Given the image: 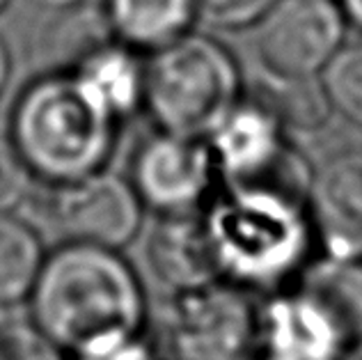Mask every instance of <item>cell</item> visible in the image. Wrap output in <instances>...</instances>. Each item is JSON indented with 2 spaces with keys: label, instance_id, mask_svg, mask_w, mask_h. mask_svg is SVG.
<instances>
[{
  "label": "cell",
  "instance_id": "6da1fadb",
  "mask_svg": "<svg viewBox=\"0 0 362 360\" xmlns=\"http://www.w3.org/2000/svg\"><path fill=\"white\" fill-rule=\"evenodd\" d=\"M221 278L257 296L289 289L319 255L305 195L275 184H221L202 209Z\"/></svg>",
  "mask_w": 362,
  "mask_h": 360
},
{
  "label": "cell",
  "instance_id": "7a4b0ae2",
  "mask_svg": "<svg viewBox=\"0 0 362 360\" xmlns=\"http://www.w3.org/2000/svg\"><path fill=\"white\" fill-rule=\"evenodd\" d=\"M28 315L64 354L136 335L149 326V301L122 250L60 243L46 252Z\"/></svg>",
  "mask_w": 362,
  "mask_h": 360
},
{
  "label": "cell",
  "instance_id": "3957f363",
  "mask_svg": "<svg viewBox=\"0 0 362 360\" xmlns=\"http://www.w3.org/2000/svg\"><path fill=\"white\" fill-rule=\"evenodd\" d=\"M119 127L69 71H44L18 92L7 136L37 184H60L108 168Z\"/></svg>",
  "mask_w": 362,
  "mask_h": 360
},
{
  "label": "cell",
  "instance_id": "277c9868",
  "mask_svg": "<svg viewBox=\"0 0 362 360\" xmlns=\"http://www.w3.org/2000/svg\"><path fill=\"white\" fill-rule=\"evenodd\" d=\"M245 90L236 55L216 37L190 30L147 55L142 110L158 131L209 140Z\"/></svg>",
  "mask_w": 362,
  "mask_h": 360
},
{
  "label": "cell",
  "instance_id": "5b68a950",
  "mask_svg": "<svg viewBox=\"0 0 362 360\" xmlns=\"http://www.w3.org/2000/svg\"><path fill=\"white\" fill-rule=\"evenodd\" d=\"M262 296L227 280L173 294L149 315L163 360H255Z\"/></svg>",
  "mask_w": 362,
  "mask_h": 360
},
{
  "label": "cell",
  "instance_id": "8992f818",
  "mask_svg": "<svg viewBox=\"0 0 362 360\" xmlns=\"http://www.w3.org/2000/svg\"><path fill=\"white\" fill-rule=\"evenodd\" d=\"M25 207L37 214L42 230L60 243L124 250L145 223V207L129 177L108 168L71 182L42 184V191H33Z\"/></svg>",
  "mask_w": 362,
  "mask_h": 360
},
{
  "label": "cell",
  "instance_id": "52a82bcc",
  "mask_svg": "<svg viewBox=\"0 0 362 360\" xmlns=\"http://www.w3.org/2000/svg\"><path fill=\"white\" fill-rule=\"evenodd\" d=\"M339 0H278L255 23V55L271 79H319L346 42Z\"/></svg>",
  "mask_w": 362,
  "mask_h": 360
},
{
  "label": "cell",
  "instance_id": "ba28073f",
  "mask_svg": "<svg viewBox=\"0 0 362 360\" xmlns=\"http://www.w3.org/2000/svg\"><path fill=\"white\" fill-rule=\"evenodd\" d=\"M129 182L154 216L202 211L223 184L209 140L158 129L133 149Z\"/></svg>",
  "mask_w": 362,
  "mask_h": 360
},
{
  "label": "cell",
  "instance_id": "9c48e42d",
  "mask_svg": "<svg viewBox=\"0 0 362 360\" xmlns=\"http://www.w3.org/2000/svg\"><path fill=\"white\" fill-rule=\"evenodd\" d=\"M209 145L223 184H275L308 197L312 168L273 112L247 94Z\"/></svg>",
  "mask_w": 362,
  "mask_h": 360
},
{
  "label": "cell",
  "instance_id": "30bf717a",
  "mask_svg": "<svg viewBox=\"0 0 362 360\" xmlns=\"http://www.w3.org/2000/svg\"><path fill=\"white\" fill-rule=\"evenodd\" d=\"M305 202L319 252L362 260V151H339L312 168Z\"/></svg>",
  "mask_w": 362,
  "mask_h": 360
},
{
  "label": "cell",
  "instance_id": "8fae6325",
  "mask_svg": "<svg viewBox=\"0 0 362 360\" xmlns=\"http://www.w3.org/2000/svg\"><path fill=\"white\" fill-rule=\"evenodd\" d=\"M346 349L335 321L298 287L262 296L259 360H344Z\"/></svg>",
  "mask_w": 362,
  "mask_h": 360
},
{
  "label": "cell",
  "instance_id": "7c38bea8",
  "mask_svg": "<svg viewBox=\"0 0 362 360\" xmlns=\"http://www.w3.org/2000/svg\"><path fill=\"white\" fill-rule=\"evenodd\" d=\"M142 257L168 296L223 280L202 211L154 216Z\"/></svg>",
  "mask_w": 362,
  "mask_h": 360
},
{
  "label": "cell",
  "instance_id": "4fadbf2b",
  "mask_svg": "<svg viewBox=\"0 0 362 360\" xmlns=\"http://www.w3.org/2000/svg\"><path fill=\"white\" fill-rule=\"evenodd\" d=\"M145 64L147 55L112 37L85 55L69 74L110 117L124 124L145 103Z\"/></svg>",
  "mask_w": 362,
  "mask_h": 360
},
{
  "label": "cell",
  "instance_id": "5bb4252c",
  "mask_svg": "<svg viewBox=\"0 0 362 360\" xmlns=\"http://www.w3.org/2000/svg\"><path fill=\"white\" fill-rule=\"evenodd\" d=\"M101 12L112 37L142 55L177 42L199 21L195 0H103Z\"/></svg>",
  "mask_w": 362,
  "mask_h": 360
},
{
  "label": "cell",
  "instance_id": "9a60e30c",
  "mask_svg": "<svg viewBox=\"0 0 362 360\" xmlns=\"http://www.w3.org/2000/svg\"><path fill=\"white\" fill-rule=\"evenodd\" d=\"M293 287L326 310L349 344L362 339V260H341L319 252Z\"/></svg>",
  "mask_w": 362,
  "mask_h": 360
},
{
  "label": "cell",
  "instance_id": "2e32d148",
  "mask_svg": "<svg viewBox=\"0 0 362 360\" xmlns=\"http://www.w3.org/2000/svg\"><path fill=\"white\" fill-rule=\"evenodd\" d=\"M245 94L269 108L291 136L319 134L335 115L321 79H271L259 76L247 85Z\"/></svg>",
  "mask_w": 362,
  "mask_h": 360
},
{
  "label": "cell",
  "instance_id": "e0dca14e",
  "mask_svg": "<svg viewBox=\"0 0 362 360\" xmlns=\"http://www.w3.org/2000/svg\"><path fill=\"white\" fill-rule=\"evenodd\" d=\"M44 260L37 227L14 214H0V310L28 303Z\"/></svg>",
  "mask_w": 362,
  "mask_h": 360
},
{
  "label": "cell",
  "instance_id": "ac0fdd59",
  "mask_svg": "<svg viewBox=\"0 0 362 360\" xmlns=\"http://www.w3.org/2000/svg\"><path fill=\"white\" fill-rule=\"evenodd\" d=\"M64 14L66 16L58 23V30H53L51 42L46 46V53L53 62L49 71H69L97 46L112 40L103 12H92L81 5L66 9Z\"/></svg>",
  "mask_w": 362,
  "mask_h": 360
},
{
  "label": "cell",
  "instance_id": "d6986e66",
  "mask_svg": "<svg viewBox=\"0 0 362 360\" xmlns=\"http://www.w3.org/2000/svg\"><path fill=\"white\" fill-rule=\"evenodd\" d=\"M319 79L332 112L362 129V40L344 42Z\"/></svg>",
  "mask_w": 362,
  "mask_h": 360
},
{
  "label": "cell",
  "instance_id": "ffe728a7",
  "mask_svg": "<svg viewBox=\"0 0 362 360\" xmlns=\"http://www.w3.org/2000/svg\"><path fill=\"white\" fill-rule=\"evenodd\" d=\"M66 354L33 321V317L0 319V360H64Z\"/></svg>",
  "mask_w": 362,
  "mask_h": 360
},
{
  "label": "cell",
  "instance_id": "44dd1931",
  "mask_svg": "<svg viewBox=\"0 0 362 360\" xmlns=\"http://www.w3.org/2000/svg\"><path fill=\"white\" fill-rule=\"evenodd\" d=\"M35 177L9 136H0V214L23 209L35 191Z\"/></svg>",
  "mask_w": 362,
  "mask_h": 360
},
{
  "label": "cell",
  "instance_id": "7402d4cb",
  "mask_svg": "<svg viewBox=\"0 0 362 360\" xmlns=\"http://www.w3.org/2000/svg\"><path fill=\"white\" fill-rule=\"evenodd\" d=\"M278 0H195L197 18L218 30H247Z\"/></svg>",
  "mask_w": 362,
  "mask_h": 360
},
{
  "label": "cell",
  "instance_id": "603a6c76",
  "mask_svg": "<svg viewBox=\"0 0 362 360\" xmlns=\"http://www.w3.org/2000/svg\"><path fill=\"white\" fill-rule=\"evenodd\" d=\"M64 360H163L151 339L149 330L136 335L110 337L103 342L76 349L66 354Z\"/></svg>",
  "mask_w": 362,
  "mask_h": 360
},
{
  "label": "cell",
  "instance_id": "cb8c5ba5",
  "mask_svg": "<svg viewBox=\"0 0 362 360\" xmlns=\"http://www.w3.org/2000/svg\"><path fill=\"white\" fill-rule=\"evenodd\" d=\"M9 76H12V58H9V49L5 40L0 37V97H3V92L7 90Z\"/></svg>",
  "mask_w": 362,
  "mask_h": 360
},
{
  "label": "cell",
  "instance_id": "d4e9b609",
  "mask_svg": "<svg viewBox=\"0 0 362 360\" xmlns=\"http://www.w3.org/2000/svg\"><path fill=\"white\" fill-rule=\"evenodd\" d=\"M28 3L40 9H49V12H66V9L81 7L85 0H28Z\"/></svg>",
  "mask_w": 362,
  "mask_h": 360
},
{
  "label": "cell",
  "instance_id": "484cf974",
  "mask_svg": "<svg viewBox=\"0 0 362 360\" xmlns=\"http://www.w3.org/2000/svg\"><path fill=\"white\" fill-rule=\"evenodd\" d=\"M339 5L349 18V25L362 33V0H339Z\"/></svg>",
  "mask_w": 362,
  "mask_h": 360
},
{
  "label": "cell",
  "instance_id": "4316f807",
  "mask_svg": "<svg viewBox=\"0 0 362 360\" xmlns=\"http://www.w3.org/2000/svg\"><path fill=\"white\" fill-rule=\"evenodd\" d=\"M344 360H362V339H358V342H354V344H349Z\"/></svg>",
  "mask_w": 362,
  "mask_h": 360
},
{
  "label": "cell",
  "instance_id": "83f0119b",
  "mask_svg": "<svg viewBox=\"0 0 362 360\" xmlns=\"http://www.w3.org/2000/svg\"><path fill=\"white\" fill-rule=\"evenodd\" d=\"M9 3H12V0H0V14H3L5 9L9 7Z\"/></svg>",
  "mask_w": 362,
  "mask_h": 360
}]
</instances>
